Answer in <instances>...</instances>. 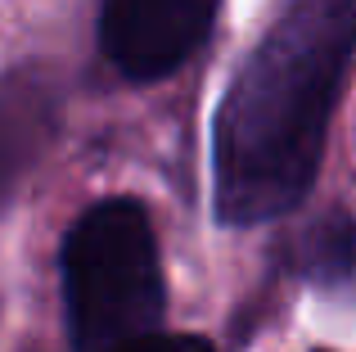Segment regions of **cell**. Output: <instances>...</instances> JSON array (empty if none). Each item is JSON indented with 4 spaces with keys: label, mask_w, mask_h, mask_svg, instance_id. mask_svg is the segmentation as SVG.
Here are the masks:
<instances>
[{
    "label": "cell",
    "mask_w": 356,
    "mask_h": 352,
    "mask_svg": "<svg viewBox=\"0 0 356 352\" xmlns=\"http://www.w3.org/2000/svg\"><path fill=\"white\" fill-rule=\"evenodd\" d=\"M356 59V0H293L212 118V217L230 230L302 208Z\"/></svg>",
    "instance_id": "cell-1"
},
{
    "label": "cell",
    "mask_w": 356,
    "mask_h": 352,
    "mask_svg": "<svg viewBox=\"0 0 356 352\" xmlns=\"http://www.w3.org/2000/svg\"><path fill=\"white\" fill-rule=\"evenodd\" d=\"M63 321L72 352H113L158 335L167 307L158 235L140 199H99L59 248Z\"/></svg>",
    "instance_id": "cell-2"
},
{
    "label": "cell",
    "mask_w": 356,
    "mask_h": 352,
    "mask_svg": "<svg viewBox=\"0 0 356 352\" xmlns=\"http://www.w3.org/2000/svg\"><path fill=\"white\" fill-rule=\"evenodd\" d=\"M221 0H99V54L127 81H163L208 45Z\"/></svg>",
    "instance_id": "cell-3"
},
{
    "label": "cell",
    "mask_w": 356,
    "mask_h": 352,
    "mask_svg": "<svg viewBox=\"0 0 356 352\" xmlns=\"http://www.w3.org/2000/svg\"><path fill=\"white\" fill-rule=\"evenodd\" d=\"M59 118L63 86L54 72L36 68V63L0 72V208L50 150Z\"/></svg>",
    "instance_id": "cell-4"
},
{
    "label": "cell",
    "mask_w": 356,
    "mask_h": 352,
    "mask_svg": "<svg viewBox=\"0 0 356 352\" xmlns=\"http://www.w3.org/2000/svg\"><path fill=\"white\" fill-rule=\"evenodd\" d=\"M293 266L307 280H321V285L352 275L356 271V221L348 212H330V217L312 221L293 239Z\"/></svg>",
    "instance_id": "cell-5"
},
{
    "label": "cell",
    "mask_w": 356,
    "mask_h": 352,
    "mask_svg": "<svg viewBox=\"0 0 356 352\" xmlns=\"http://www.w3.org/2000/svg\"><path fill=\"white\" fill-rule=\"evenodd\" d=\"M113 352H217L212 348V339H203V335H145V339H136V344H122Z\"/></svg>",
    "instance_id": "cell-6"
}]
</instances>
